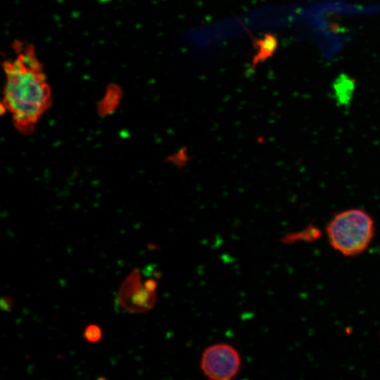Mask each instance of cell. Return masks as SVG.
Here are the masks:
<instances>
[{
    "label": "cell",
    "instance_id": "5b68a950",
    "mask_svg": "<svg viewBox=\"0 0 380 380\" xmlns=\"http://www.w3.org/2000/svg\"><path fill=\"white\" fill-rule=\"evenodd\" d=\"M122 95V89L117 84L111 83L108 84L100 101L101 110H110L115 108L120 101Z\"/></svg>",
    "mask_w": 380,
    "mask_h": 380
},
{
    "label": "cell",
    "instance_id": "277c9868",
    "mask_svg": "<svg viewBox=\"0 0 380 380\" xmlns=\"http://www.w3.org/2000/svg\"><path fill=\"white\" fill-rule=\"evenodd\" d=\"M277 46V40L271 34H265L258 42V52L254 57V64L264 61L270 57L275 51Z\"/></svg>",
    "mask_w": 380,
    "mask_h": 380
},
{
    "label": "cell",
    "instance_id": "3957f363",
    "mask_svg": "<svg viewBox=\"0 0 380 380\" xmlns=\"http://www.w3.org/2000/svg\"><path fill=\"white\" fill-rule=\"evenodd\" d=\"M241 365L239 352L227 343H217L206 348L201 356V369L213 380H229L239 372Z\"/></svg>",
    "mask_w": 380,
    "mask_h": 380
},
{
    "label": "cell",
    "instance_id": "52a82bcc",
    "mask_svg": "<svg viewBox=\"0 0 380 380\" xmlns=\"http://www.w3.org/2000/svg\"><path fill=\"white\" fill-rule=\"evenodd\" d=\"M0 307L1 310L9 312L13 307V300L8 296H4L1 298Z\"/></svg>",
    "mask_w": 380,
    "mask_h": 380
},
{
    "label": "cell",
    "instance_id": "6da1fadb",
    "mask_svg": "<svg viewBox=\"0 0 380 380\" xmlns=\"http://www.w3.org/2000/svg\"><path fill=\"white\" fill-rule=\"evenodd\" d=\"M13 55L1 63L4 75L2 104L18 128L28 131L51 103V89L34 46L16 40Z\"/></svg>",
    "mask_w": 380,
    "mask_h": 380
},
{
    "label": "cell",
    "instance_id": "7a4b0ae2",
    "mask_svg": "<svg viewBox=\"0 0 380 380\" xmlns=\"http://www.w3.org/2000/svg\"><path fill=\"white\" fill-rule=\"evenodd\" d=\"M374 229L373 218L359 208L336 213L326 227L330 245L346 256L363 252L373 239Z\"/></svg>",
    "mask_w": 380,
    "mask_h": 380
},
{
    "label": "cell",
    "instance_id": "ba28073f",
    "mask_svg": "<svg viewBox=\"0 0 380 380\" xmlns=\"http://www.w3.org/2000/svg\"><path fill=\"white\" fill-rule=\"evenodd\" d=\"M144 286L148 292L155 293L158 283L155 279H149L145 281Z\"/></svg>",
    "mask_w": 380,
    "mask_h": 380
},
{
    "label": "cell",
    "instance_id": "8992f818",
    "mask_svg": "<svg viewBox=\"0 0 380 380\" xmlns=\"http://www.w3.org/2000/svg\"><path fill=\"white\" fill-rule=\"evenodd\" d=\"M102 330L101 327L95 324L87 325L84 330V338L90 343H97L102 338Z\"/></svg>",
    "mask_w": 380,
    "mask_h": 380
}]
</instances>
